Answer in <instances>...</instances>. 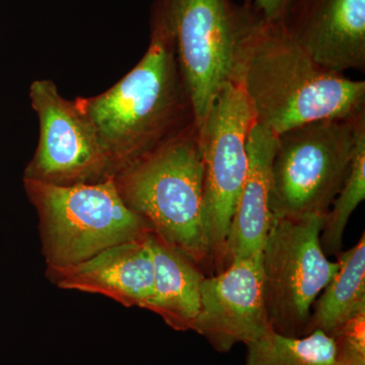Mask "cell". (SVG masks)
<instances>
[{
    "instance_id": "cell-1",
    "label": "cell",
    "mask_w": 365,
    "mask_h": 365,
    "mask_svg": "<svg viewBox=\"0 0 365 365\" xmlns=\"http://www.w3.org/2000/svg\"><path fill=\"white\" fill-rule=\"evenodd\" d=\"M74 101L95 127L115 175L196 125L172 32L157 1L140 61L105 93Z\"/></svg>"
},
{
    "instance_id": "cell-2",
    "label": "cell",
    "mask_w": 365,
    "mask_h": 365,
    "mask_svg": "<svg viewBox=\"0 0 365 365\" xmlns=\"http://www.w3.org/2000/svg\"><path fill=\"white\" fill-rule=\"evenodd\" d=\"M237 81L255 124L279 136L300 125L365 110V81L314 62L279 24L255 16L242 44Z\"/></svg>"
},
{
    "instance_id": "cell-3",
    "label": "cell",
    "mask_w": 365,
    "mask_h": 365,
    "mask_svg": "<svg viewBox=\"0 0 365 365\" xmlns=\"http://www.w3.org/2000/svg\"><path fill=\"white\" fill-rule=\"evenodd\" d=\"M202 151L196 125L119 170L124 203L153 232L212 275L204 225Z\"/></svg>"
},
{
    "instance_id": "cell-4",
    "label": "cell",
    "mask_w": 365,
    "mask_h": 365,
    "mask_svg": "<svg viewBox=\"0 0 365 365\" xmlns=\"http://www.w3.org/2000/svg\"><path fill=\"white\" fill-rule=\"evenodd\" d=\"M23 181L39 217L47 269L76 265L106 249L143 240L153 232L150 225L124 203L114 177L72 186Z\"/></svg>"
},
{
    "instance_id": "cell-5",
    "label": "cell",
    "mask_w": 365,
    "mask_h": 365,
    "mask_svg": "<svg viewBox=\"0 0 365 365\" xmlns=\"http://www.w3.org/2000/svg\"><path fill=\"white\" fill-rule=\"evenodd\" d=\"M364 111L300 125L277 136L270 172L272 217L325 215L344 182Z\"/></svg>"
},
{
    "instance_id": "cell-6",
    "label": "cell",
    "mask_w": 365,
    "mask_h": 365,
    "mask_svg": "<svg viewBox=\"0 0 365 365\" xmlns=\"http://www.w3.org/2000/svg\"><path fill=\"white\" fill-rule=\"evenodd\" d=\"M172 32L197 129L223 86L237 81L242 44L256 11L232 0H155Z\"/></svg>"
},
{
    "instance_id": "cell-7",
    "label": "cell",
    "mask_w": 365,
    "mask_h": 365,
    "mask_svg": "<svg viewBox=\"0 0 365 365\" xmlns=\"http://www.w3.org/2000/svg\"><path fill=\"white\" fill-rule=\"evenodd\" d=\"M324 217H272L262 273L269 323L281 335L304 336L314 302L339 269L322 248Z\"/></svg>"
},
{
    "instance_id": "cell-8",
    "label": "cell",
    "mask_w": 365,
    "mask_h": 365,
    "mask_svg": "<svg viewBox=\"0 0 365 365\" xmlns=\"http://www.w3.org/2000/svg\"><path fill=\"white\" fill-rule=\"evenodd\" d=\"M253 113L239 81L216 96L198 129L202 151L203 215L212 275L225 270L228 232L249 167Z\"/></svg>"
},
{
    "instance_id": "cell-9",
    "label": "cell",
    "mask_w": 365,
    "mask_h": 365,
    "mask_svg": "<svg viewBox=\"0 0 365 365\" xmlns=\"http://www.w3.org/2000/svg\"><path fill=\"white\" fill-rule=\"evenodd\" d=\"M30 98L39 118L40 137L23 179L72 186L114 177L95 127L76 101L62 97L50 79L34 81Z\"/></svg>"
},
{
    "instance_id": "cell-10",
    "label": "cell",
    "mask_w": 365,
    "mask_h": 365,
    "mask_svg": "<svg viewBox=\"0 0 365 365\" xmlns=\"http://www.w3.org/2000/svg\"><path fill=\"white\" fill-rule=\"evenodd\" d=\"M200 311L194 332L207 340L216 352H230L248 345L271 330L269 323L261 252L230 264L201 284Z\"/></svg>"
},
{
    "instance_id": "cell-11",
    "label": "cell",
    "mask_w": 365,
    "mask_h": 365,
    "mask_svg": "<svg viewBox=\"0 0 365 365\" xmlns=\"http://www.w3.org/2000/svg\"><path fill=\"white\" fill-rule=\"evenodd\" d=\"M285 33L328 71H364L365 0H288Z\"/></svg>"
},
{
    "instance_id": "cell-12",
    "label": "cell",
    "mask_w": 365,
    "mask_h": 365,
    "mask_svg": "<svg viewBox=\"0 0 365 365\" xmlns=\"http://www.w3.org/2000/svg\"><path fill=\"white\" fill-rule=\"evenodd\" d=\"M148 237L113 246L69 267L47 269L46 275L61 289L100 294L125 307L143 309L155 285Z\"/></svg>"
},
{
    "instance_id": "cell-13",
    "label": "cell",
    "mask_w": 365,
    "mask_h": 365,
    "mask_svg": "<svg viewBox=\"0 0 365 365\" xmlns=\"http://www.w3.org/2000/svg\"><path fill=\"white\" fill-rule=\"evenodd\" d=\"M276 145L277 136L254 123L248 140V173L228 232L225 269L260 253L267 239L272 223L269 190Z\"/></svg>"
},
{
    "instance_id": "cell-14",
    "label": "cell",
    "mask_w": 365,
    "mask_h": 365,
    "mask_svg": "<svg viewBox=\"0 0 365 365\" xmlns=\"http://www.w3.org/2000/svg\"><path fill=\"white\" fill-rule=\"evenodd\" d=\"M155 266L153 294L144 309L158 314L179 332L193 330L200 311L202 269L155 232L148 237Z\"/></svg>"
},
{
    "instance_id": "cell-15",
    "label": "cell",
    "mask_w": 365,
    "mask_h": 365,
    "mask_svg": "<svg viewBox=\"0 0 365 365\" xmlns=\"http://www.w3.org/2000/svg\"><path fill=\"white\" fill-rule=\"evenodd\" d=\"M337 260L339 269L314 302L304 335L322 331L334 336L365 313L364 232L353 248L341 252Z\"/></svg>"
},
{
    "instance_id": "cell-16",
    "label": "cell",
    "mask_w": 365,
    "mask_h": 365,
    "mask_svg": "<svg viewBox=\"0 0 365 365\" xmlns=\"http://www.w3.org/2000/svg\"><path fill=\"white\" fill-rule=\"evenodd\" d=\"M246 347V365H336L335 340L322 331L288 337L271 329Z\"/></svg>"
},
{
    "instance_id": "cell-17",
    "label": "cell",
    "mask_w": 365,
    "mask_h": 365,
    "mask_svg": "<svg viewBox=\"0 0 365 365\" xmlns=\"http://www.w3.org/2000/svg\"><path fill=\"white\" fill-rule=\"evenodd\" d=\"M364 199L365 127L357 136L345 181L324 217L321 245L327 256L337 258L343 251V240L348 222Z\"/></svg>"
},
{
    "instance_id": "cell-18",
    "label": "cell",
    "mask_w": 365,
    "mask_h": 365,
    "mask_svg": "<svg viewBox=\"0 0 365 365\" xmlns=\"http://www.w3.org/2000/svg\"><path fill=\"white\" fill-rule=\"evenodd\" d=\"M333 337L336 365H365V313L348 322Z\"/></svg>"
},
{
    "instance_id": "cell-19",
    "label": "cell",
    "mask_w": 365,
    "mask_h": 365,
    "mask_svg": "<svg viewBox=\"0 0 365 365\" xmlns=\"http://www.w3.org/2000/svg\"><path fill=\"white\" fill-rule=\"evenodd\" d=\"M288 0H246L245 4L254 9L264 21L278 24Z\"/></svg>"
}]
</instances>
